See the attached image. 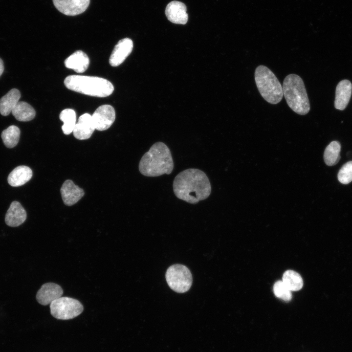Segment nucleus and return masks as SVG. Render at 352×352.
<instances>
[{
  "instance_id": "nucleus-20",
  "label": "nucleus",
  "mask_w": 352,
  "mask_h": 352,
  "mask_svg": "<svg viewBox=\"0 0 352 352\" xmlns=\"http://www.w3.org/2000/svg\"><path fill=\"white\" fill-rule=\"evenodd\" d=\"M11 112L17 120L23 122L32 120L36 114L33 108L23 101H19Z\"/></svg>"
},
{
  "instance_id": "nucleus-23",
  "label": "nucleus",
  "mask_w": 352,
  "mask_h": 352,
  "mask_svg": "<svg viewBox=\"0 0 352 352\" xmlns=\"http://www.w3.org/2000/svg\"><path fill=\"white\" fill-rule=\"evenodd\" d=\"M282 281L291 291L299 290L303 286L301 276L297 272L291 270L284 272Z\"/></svg>"
},
{
  "instance_id": "nucleus-21",
  "label": "nucleus",
  "mask_w": 352,
  "mask_h": 352,
  "mask_svg": "<svg viewBox=\"0 0 352 352\" xmlns=\"http://www.w3.org/2000/svg\"><path fill=\"white\" fill-rule=\"evenodd\" d=\"M340 143L336 141L331 142L324 152V159L326 164L330 166L336 164L340 158Z\"/></svg>"
},
{
  "instance_id": "nucleus-3",
  "label": "nucleus",
  "mask_w": 352,
  "mask_h": 352,
  "mask_svg": "<svg viewBox=\"0 0 352 352\" xmlns=\"http://www.w3.org/2000/svg\"><path fill=\"white\" fill-rule=\"evenodd\" d=\"M64 84L71 90L98 97L109 96L114 90L109 81L95 76L70 75L65 78Z\"/></svg>"
},
{
  "instance_id": "nucleus-9",
  "label": "nucleus",
  "mask_w": 352,
  "mask_h": 352,
  "mask_svg": "<svg viewBox=\"0 0 352 352\" xmlns=\"http://www.w3.org/2000/svg\"><path fill=\"white\" fill-rule=\"evenodd\" d=\"M54 5L61 13L67 16H76L85 12L90 0H52Z\"/></svg>"
},
{
  "instance_id": "nucleus-13",
  "label": "nucleus",
  "mask_w": 352,
  "mask_h": 352,
  "mask_svg": "<svg viewBox=\"0 0 352 352\" xmlns=\"http://www.w3.org/2000/svg\"><path fill=\"white\" fill-rule=\"evenodd\" d=\"M95 130L92 116L86 113L79 117L72 132L76 138L85 140L90 138Z\"/></svg>"
},
{
  "instance_id": "nucleus-8",
  "label": "nucleus",
  "mask_w": 352,
  "mask_h": 352,
  "mask_svg": "<svg viewBox=\"0 0 352 352\" xmlns=\"http://www.w3.org/2000/svg\"><path fill=\"white\" fill-rule=\"evenodd\" d=\"M91 116L95 129L103 131L108 129L113 124L115 112L111 106L104 105L99 107Z\"/></svg>"
},
{
  "instance_id": "nucleus-5",
  "label": "nucleus",
  "mask_w": 352,
  "mask_h": 352,
  "mask_svg": "<svg viewBox=\"0 0 352 352\" xmlns=\"http://www.w3.org/2000/svg\"><path fill=\"white\" fill-rule=\"evenodd\" d=\"M254 76L262 97L270 104L279 103L283 97V88L274 73L267 66L260 65L256 68Z\"/></svg>"
},
{
  "instance_id": "nucleus-11",
  "label": "nucleus",
  "mask_w": 352,
  "mask_h": 352,
  "mask_svg": "<svg viewBox=\"0 0 352 352\" xmlns=\"http://www.w3.org/2000/svg\"><path fill=\"white\" fill-rule=\"evenodd\" d=\"M133 48V42L129 38L120 40L114 46L109 59L112 66L121 64L131 54Z\"/></svg>"
},
{
  "instance_id": "nucleus-25",
  "label": "nucleus",
  "mask_w": 352,
  "mask_h": 352,
  "mask_svg": "<svg viewBox=\"0 0 352 352\" xmlns=\"http://www.w3.org/2000/svg\"><path fill=\"white\" fill-rule=\"evenodd\" d=\"M273 291L275 295L285 301H289L291 299V290L285 285L282 281H277L273 286Z\"/></svg>"
},
{
  "instance_id": "nucleus-7",
  "label": "nucleus",
  "mask_w": 352,
  "mask_h": 352,
  "mask_svg": "<svg viewBox=\"0 0 352 352\" xmlns=\"http://www.w3.org/2000/svg\"><path fill=\"white\" fill-rule=\"evenodd\" d=\"M51 314L60 320L72 319L83 311L82 304L78 300L68 297H61L50 304Z\"/></svg>"
},
{
  "instance_id": "nucleus-19",
  "label": "nucleus",
  "mask_w": 352,
  "mask_h": 352,
  "mask_svg": "<svg viewBox=\"0 0 352 352\" xmlns=\"http://www.w3.org/2000/svg\"><path fill=\"white\" fill-rule=\"evenodd\" d=\"M21 97L20 91L13 88L9 91L0 99V113L3 116H7L12 111L19 101Z\"/></svg>"
},
{
  "instance_id": "nucleus-2",
  "label": "nucleus",
  "mask_w": 352,
  "mask_h": 352,
  "mask_svg": "<svg viewBox=\"0 0 352 352\" xmlns=\"http://www.w3.org/2000/svg\"><path fill=\"white\" fill-rule=\"evenodd\" d=\"M174 168L171 151L163 142L154 143L145 153L139 163L140 173L146 176H158L170 174Z\"/></svg>"
},
{
  "instance_id": "nucleus-24",
  "label": "nucleus",
  "mask_w": 352,
  "mask_h": 352,
  "mask_svg": "<svg viewBox=\"0 0 352 352\" xmlns=\"http://www.w3.org/2000/svg\"><path fill=\"white\" fill-rule=\"evenodd\" d=\"M20 136V129L15 125H11L3 130L1 134L4 144L8 148H12L17 145Z\"/></svg>"
},
{
  "instance_id": "nucleus-12",
  "label": "nucleus",
  "mask_w": 352,
  "mask_h": 352,
  "mask_svg": "<svg viewBox=\"0 0 352 352\" xmlns=\"http://www.w3.org/2000/svg\"><path fill=\"white\" fill-rule=\"evenodd\" d=\"M186 9V6L183 3L174 0L167 5L165 14L171 22L176 24H185L188 19Z\"/></svg>"
},
{
  "instance_id": "nucleus-1",
  "label": "nucleus",
  "mask_w": 352,
  "mask_h": 352,
  "mask_svg": "<svg viewBox=\"0 0 352 352\" xmlns=\"http://www.w3.org/2000/svg\"><path fill=\"white\" fill-rule=\"evenodd\" d=\"M175 196L191 204H196L209 197L211 192L210 181L202 171L186 169L177 174L173 184Z\"/></svg>"
},
{
  "instance_id": "nucleus-14",
  "label": "nucleus",
  "mask_w": 352,
  "mask_h": 352,
  "mask_svg": "<svg viewBox=\"0 0 352 352\" xmlns=\"http://www.w3.org/2000/svg\"><path fill=\"white\" fill-rule=\"evenodd\" d=\"M62 199L67 206H71L78 202L84 196V190L76 185L72 180L67 179L62 185L61 190Z\"/></svg>"
},
{
  "instance_id": "nucleus-22",
  "label": "nucleus",
  "mask_w": 352,
  "mask_h": 352,
  "mask_svg": "<svg viewBox=\"0 0 352 352\" xmlns=\"http://www.w3.org/2000/svg\"><path fill=\"white\" fill-rule=\"evenodd\" d=\"M59 118L64 123L62 129L64 134L68 135L72 132L76 123L75 111L70 109H65L61 112Z\"/></svg>"
},
{
  "instance_id": "nucleus-10",
  "label": "nucleus",
  "mask_w": 352,
  "mask_h": 352,
  "mask_svg": "<svg viewBox=\"0 0 352 352\" xmlns=\"http://www.w3.org/2000/svg\"><path fill=\"white\" fill-rule=\"evenodd\" d=\"M63 294V290L59 285L47 283L43 285L38 291L36 299L41 305L46 306L62 297Z\"/></svg>"
},
{
  "instance_id": "nucleus-26",
  "label": "nucleus",
  "mask_w": 352,
  "mask_h": 352,
  "mask_svg": "<svg viewBox=\"0 0 352 352\" xmlns=\"http://www.w3.org/2000/svg\"><path fill=\"white\" fill-rule=\"evenodd\" d=\"M338 180L342 184H348L352 181V161L345 163L338 174Z\"/></svg>"
},
{
  "instance_id": "nucleus-6",
  "label": "nucleus",
  "mask_w": 352,
  "mask_h": 352,
  "mask_svg": "<svg viewBox=\"0 0 352 352\" xmlns=\"http://www.w3.org/2000/svg\"><path fill=\"white\" fill-rule=\"evenodd\" d=\"M165 277L169 287L178 293L187 291L192 284L191 273L182 264H176L170 266L167 270Z\"/></svg>"
},
{
  "instance_id": "nucleus-15",
  "label": "nucleus",
  "mask_w": 352,
  "mask_h": 352,
  "mask_svg": "<svg viewBox=\"0 0 352 352\" xmlns=\"http://www.w3.org/2000/svg\"><path fill=\"white\" fill-rule=\"evenodd\" d=\"M26 213L21 203L17 201L12 202L5 217L6 224L11 227H17L24 222Z\"/></svg>"
},
{
  "instance_id": "nucleus-17",
  "label": "nucleus",
  "mask_w": 352,
  "mask_h": 352,
  "mask_svg": "<svg viewBox=\"0 0 352 352\" xmlns=\"http://www.w3.org/2000/svg\"><path fill=\"white\" fill-rule=\"evenodd\" d=\"M89 59L88 55L81 50H78L70 55L65 61L66 67L72 69L77 73H83L88 67Z\"/></svg>"
},
{
  "instance_id": "nucleus-4",
  "label": "nucleus",
  "mask_w": 352,
  "mask_h": 352,
  "mask_svg": "<svg viewBox=\"0 0 352 352\" xmlns=\"http://www.w3.org/2000/svg\"><path fill=\"white\" fill-rule=\"evenodd\" d=\"M283 96L289 107L300 115L307 114L310 104L302 79L295 74L287 75L283 84Z\"/></svg>"
},
{
  "instance_id": "nucleus-18",
  "label": "nucleus",
  "mask_w": 352,
  "mask_h": 352,
  "mask_svg": "<svg viewBox=\"0 0 352 352\" xmlns=\"http://www.w3.org/2000/svg\"><path fill=\"white\" fill-rule=\"evenodd\" d=\"M31 169L26 166H19L16 167L9 175L8 182L13 187L23 185L32 177Z\"/></svg>"
},
{
  "instance_id": "nucleus-16",
  "label": "nucleus",
  "mask_w": 352,
  "mask_h": 352,
  "mask_svg": "<svg viewBox=\"0 0 352 352\" xmlns=\"http://www.w3.org/2000/svg\"><path fill=\"white\" fill-rule=\"evenodd\" d=\"M352 85L348 80L340 81L335 91L334 106L340 110H344L349 103L352 95Z\"/></svg>"
},
{
  "instance_id": "nucleus-27",
  "label": "nucleus",
  "mask_w": 352,
  "mask_h": 352,
  "mask_svg": "<svg viewBox=\"0 0 352 352\" xmlns=\"http://www.w3.org/2000/svg\"><path fill=\"white\" fill-rule=\"evenodd\" d=\"M4 71V65L3 62L1 58H0V76L2 74Z\"/></svg>"
}]
</instances>
